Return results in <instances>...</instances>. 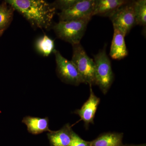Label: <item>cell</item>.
Here are the masks:
<instances>
[{
    "mask_svg": "<svg viewBox=\"0 0 146 146\" xmlns=\"http://www.w3.org/2000/svg\"><path fill=\"white\" fill-rule=\"evenodd\" d=\"M17 11L34 29L49 30L56 9L45 0H3Z\"/></svg>",
    "mask_w": 146,
    "mask_h": 146,
    "instance_id": "cell-1",
    "label": "cell"
},
{
    "mask_svg": "<svg viewBox=\"0 0 146 146\" xmlns=\"http://www.w3.org/2000/svg\"><path fill=\"white\" fill-rule=\"evenodd\" d=\"M91 18L59 21L52 25V28L58 38L72 45L80 43Z\"/></svg>",
    "mask_w": 146,
    "mask_h": 146,
    "instance_id": "cell-2",
    "label": "cell"
},
{
    "mask_svg": "<svg viewBox=\"0 0 146 146\" xmlns=\"http://www.w3.org/2000/svg\"><path fill=\"white\" fill-rule=\"evenodd\" d=\"M95 64V84L102 93L107 94L114 80V74L111 62L106 52V48L94 56Z\"/></svg>",
    "mask_w": 146,
    "mask_h": 146,
    "instance_id": "cell-3",
    "label": "cell"
},
{
    "mask_svg": "<svg viewBox=\"0 0 146 146\" xmlns=\"http://www.w3.org/2000/svg\"><path fill=\"white\" fill-rule=\"evenodd\" d=\"M73 54L71 61L76 66L83 83L93 85L95 84V64L80 43L72 45Z\"/></svg>",
    "mask_w": 146,
    "mask_h": 146,
    "instance_id": "cell-4",
    "label": "cell"
},
{
    "mask_svg": "<svg viewBox=\"0 0 146 146\" xmlns=\"http://www.w3.org/2000/svg\"><path fill=\"white\" fill-rule=\"evenodd\" d=\"M109 18L112 21L114 29L119 30L125 36L136 25L133 1L121 6Z\"/></svg>",
    "mask_w": 146,
    "mask_h": 146,
    "instance_id": "cell-5",
    "label": "cell"
},
{
    "mask_svg": "<svg viewBox=\"0 0 146 146\" xmlns=\"http://www.w3.org/2000/svg\"><path fill=\"white\" fill-rule=\"evenodd\" d=\"M53 52L55 56L56 72L59 78L65 83L72 85H78L83 83L73 62L63 57L59 51L54 49Z\"/></svg>",
    "mask_w": 146,
    "mask_h": 146,
    "instance_id": "cell-6",
    "label": "cell"
},
{
    "mask_svg": "<svg viewBox=\"0 0 146 146\" xmlns=\"http://www.w3.org/2000/svg\"><path fill=\"white\" fill-rule=\"evenodd\" d=\"M94 0H82L58 14L59 21H68L93 17Z\"/></svg>",
    "mask_w": 146,
    "mask_h": 146,
    "instance_id": "cell-7",
    "label": "cell"
},
{
    "mask_svg": "<svg viewBox=\"0 0 146 146\" xmlns=\"http://www.w3.org/2000/svg\"><path fill=\"white\" fill-rule=\"evenodd\" d=\"M89 86L90 93L89 99L84 104L80 109L76 110L75 112L84 122L86 126L89 125L90 124H94L95 115L100 101V98L94 94L92 85Z\"/></svg>",
    "mask_w": 146,
    "mask_h": 146,
    "instance_id": "cell-8",
    "label": "cell"
},
{
    "mask_svg": "<svg viewBox=\"0 0 146 146\" xmlns=\"http://www.w3.org/2000/svg\"><path fill=\"white\" fill-rule=\"evenodd\" d=\"M130 0H94L93 16L108 17Z\"/></svg>",
    "mask_w": 146,
    "mask_h": 146,
    "instance_id": "cell-9",
    "label": "cell"
},
{
    "mask_svg": "<svg viewBox=\"0 0 146 146\" xmlns=\"http://www.w3.org/2000/svg\"><path fill=\"white\" fill-rule=\"evenodd\" d=\"M125 36L117 29H114V34L110 55L112 59L121 60L127 56L128 52L126 46Z\"/></svg>",
    "mask_w": 146,
    "mask_h": 146,
    "instance_id": "cell-10",
    "label": "cell"
},
{
    "mask_svg": "<svg viewBox=\"0 0 146 146\" xmlns=\"http://www.w3.org/2000/svg\"><path fill=\"white\" fill-rule=\"evenodd\" d=\"M73 131L69 124L60 130L50 133L49 137L52 146H68Z\"/></svg>",
    "mask_w": 146,
    "mask_h": 146,
    "instance_id": "cell-11",
    "label": "cell"
},
{
    "mask_svg": "<svg viewBox=\"0 0 146 146\" xmlns=\"http://www.w3.org/2000/svg\"><path fill=\"white\" fill-rule=\"evenodd\" d=\"M122 133L109 132L91 141V146H123Z\"/></svg>",
    "mask_w": 146,
    "mask_h": 146,
    "instance_id": "cell-12",
    "label": "cell"
},
{
    "mask_svg": "<svg viewBox=\"0 0 146 146\" xmlns=\"http://www.w3.org/2000/svg\"><path fill=\"white\" fill-rule=\"evenodd\" d=\"M23 122L27 125L29 131L33 134H38L47 131H50L48 118L26 117L24 118Z\"/></svg>",
    "mask_w": 146,
    "mask_h": 146,
    "instance_id": "cell-13",
    "label": "cell"
},
{
    "mask_svg": "<svg viewBox=\"0 0 146 146\" xmlns=\"http://www.w3.org/2000/svg\"><path fill=\"white\" fill-rule=\"evenodd\" d=\"M15 9L3 1L0 4V31L4 32L11 24Z\"/></svg>",
    "mask_w": 146,
    "mask_h": 146,
    "instance_id": "cell-14",
    "label": "cell"
},
{
    "mask_svg": "<svg viewBox=\"0 0 146 146\" xmlns=\"http://www.w3.org/2000/svg\"><path fill=\"white\" fill-rule=\"evenodd\" d=\"M35 46L36 50L43 56H48L54 50V41L47 35L37 39Z\"/></svg>",
    "mask_w": 146,
    "mask_h": 146,
    "instance_id": "cell-15",
    "label": "cell"
},
{
    "mask_svg": "<svg viewBox=\"0 0 146 146\" xmlns=\"http://www.w3.org/2000/svg\"><path fill=\"white\" fill-rule=\"evenodd\" d=\"M133 7L136 25L146 27V0H134L133 1Z\"/></svg>",
    "mask_w": 146,
    "mask_h": 146,
    "instance_id": "cell-16",
    "label": "cell"
},
{
    "mask_svg": "<svg viewBox=\"0 0 146 146\" xmlns=\"http://www.w3.org/2000/svg\"><path fill=\"white\" fill-rule=\"evenodd\" d=\"M82 0H55L52 5L56 9L61 11L67 9Z\"/></svg>",
    "mask_w": 146,
    "mask_h": 146,
    "instance_id": "cell-17",
    "label": "cell"
},
{
    "mask_svg": "<svg viewBox=\"0 0 146 146\" xmlns=\"http://www.w3.org/2000/svg\"><path fill=\"white\" fill-rule=\"evenodd\" d=\"M68 146H91V142L84 141L73 131L70 143Z\"/></svg>",
    "mask_w": 146,
    "mask_h": 146,
    "instance_id": "cell-18",
    "label": "cell"
},
{
    "mask_svg": "<svg viewBox=\"0 0 146 146\" xmlns=\"http://www.w3.org/2000/svg\"><path fill=\"white\" fill-rule=\"evenodd\" d=\"M125 146H146L145 144H143V145H127Z\"/></svg>",
    "mask_w": 146,
    "mask_h": 146,
    "instance_id": "cell-19",
    "label": "cell"
},
{
    "mask_svg": "<svg viewBox=\"0 0 146 146\" xmlns=\"http://www.w3.org/2000/svg\"><path fill=\"white\" fill-rule=\"evenodd\" d=\"M4 32L0 31V37H1V36L3 34V33H4Z\"/></svg>",
    "mask_w": 146,
    "mask_h": 146,
    "instance_id": "cell-20",
    "label": "cell"
},
{
    "mask_svg": "<svg viewBox=\"0 0 146 146\" xmlns=\"http://www.w3.org/2000/svg\"><path fill=\"white\" fill-rule=\"evenodd\" d=\"M130 1H134V0H130Z\"/></svg>",
    "mask_w": 146,
    "mask_h": 146,
    "instance_id": "cell-21",
    "label": "cell"
}]
</instances>
